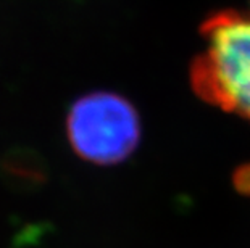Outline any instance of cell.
<instances>
[{"label": "cell", "instance_id": "cell-1", "mask_svg": "<svg viewBox=\"0 0 250 248\" xmlns=\"http://www.w3.org/2000/svg\"><path fill=\"white\" fill-rule=\"evenodd\" d=\"M205 33L199 89L211 102L250 119V15H220Z\"/></svg>", "mask_w": 250, "mask_h": 248}, {"label": "cell", "instance_id": "cell-2", "mask_svg": "<svg viewBox=\"0 0 250 248\" xmlns=\"http://www.w3.org/2000/svg\"><path fill=\"white\" fill-rule=\"evenodd\" d=\"M66 133L78 155L97 165H113L134 152L141 137L139 114L118 94L92 92L74 102Z\"/></svg>", "mask_w": 250, "mask_h": 248}]
</instances>
